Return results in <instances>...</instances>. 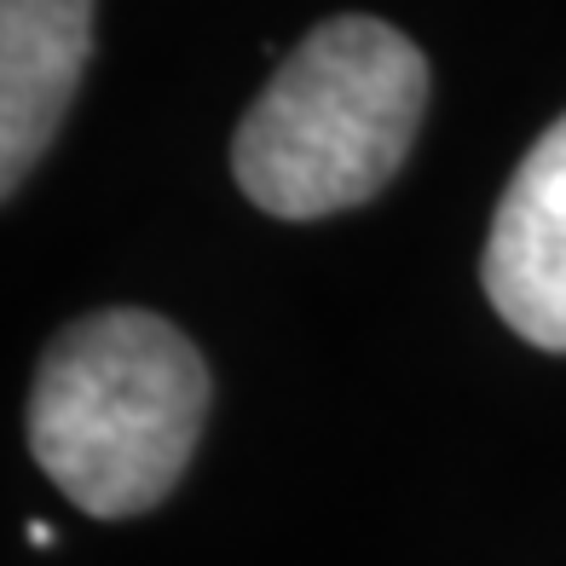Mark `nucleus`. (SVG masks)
Here are the masks:
<instances>
[{
    "label": "nucleus",
    "instance_id": "obj_1",
    "mask_svg": "<svg viewBox=\"0 0 566 566\" xmlns=\"http://www.w3.org/2000/svg\"><path fill=\"white\" fill-rule=\"evenodd\" d=\"M209 365L157 313L116 306L46 347L30 394V451L93 521L157 509L197 451Z\"/></svg>",
    "mask_w": 566,
    "mask_h": 566
},
{
    "label": "nucleus",
    "instance_id": "obj_2",
    "mask_svg": "<svg viewBox=\"0 0 566 566\" xmlns=\"http://www.w3.org/2000/svg\"><path fill=\"white\" fill-rule=\"evenodd\" d=\"M428 111V59L376 18H329L277 64L238 127V186L277 220L370 202Z\"/></svg>",
    "mask_w": 566,
    "mask_h": 566
},
{
    "label": "nucleus",
    "instance_id": "obj_3",
    "mask_svg": "<svg viewBox=\"0 0 566 566\" xmlns=\"http://www.w3.org/2000/svg\"><path fill=\"white\" fill-rule=\"evenodd\" d=\"M480 277L514 336L566 353V116L514 168Z\"/></svg>",
    "mask_w": 566,
    "mask_h": 566
},
{
    "label": "nucleus",
    "instance_id": "obj_4",
    "mask_svg": "<svg viewBox=\"0 0 566 566\" xmlns=\"http://www.w3.org/2000/svg\"><path fill=\"white\" fill-rule=\"evenodd\" d=\"M93 53V0H0V186L53 145Z\"/></svg>",
    "mask_w": 566,
    "mask_h": 566
}]
</instances>
